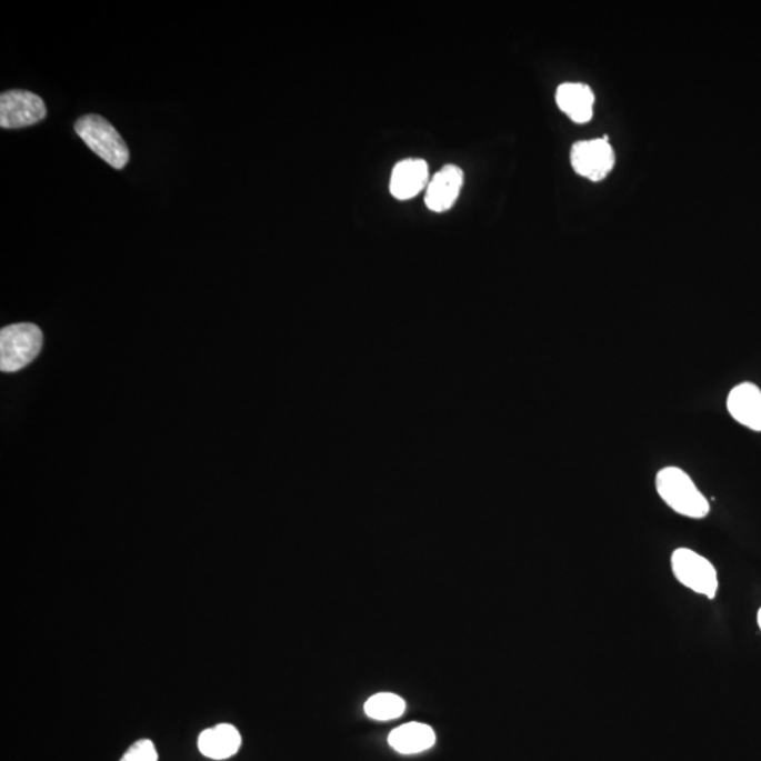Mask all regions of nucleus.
I'll list each match as a JSON object with an SVG mask.
<instances>
[{
  "instance_id": "obj_1",
  "label": "nucleus",
  "mask_w": 761,
  "mask_h": 761,
  "mask_svg": "<svg viewBox=\"0 0 761 761\" xmlns=\"http://www.w3.org/2000/svg\"><path fill=\"white\" fill-rule=\"evenodd\" d=\"M655 488L661 500L682 517L702 519L711 511L710 502L698 490L691 477L677 467L660 470Z\"/></svg>"
},
{
  "instance_id": "obj_2",
  "label": "nucleus",
  "mask_w": 761,
  "mask_h": 761,
  "mask_svg": "<svg viewBox=\"0 0 761 761\" xmlns=\"http://www.w3.org/2000/svg\"><path fill=\"white\" fill-rule=\"evenodd\" d=\"M76 131L89 149L107 161L110 167L122 170L128 164L130 159L128 146L107 119L98 114H88L78 120Z\"/></svg>"
},
{
  "instance_id": "obj_3",
  "label": "nucleus",
  "mask_w": 761,
  "mask_h": 761,
  "mask_svg": "<svg viewBox=\"0 0 761 761\" xmlns=\"http://www.w3.org/2000/svg\"><path fill=\"white\" fill-rule=\"evenodd\" d=\"M43 333L33 323H16L0 332V370L14 372L28 367L39 356Z\"/></svg>"
},
{
  "instance_id": "obj_4",
  "label": "nucleus",
  "mask_w": 761,
  "mask_h": 761,
  "mask_svg": "<svg viewBox=\"0 0 761 761\" xmlns=\"http://www.w3.org/2000/svg\"><path fill=\"white\" fill-rule=\"evenodd\" d=\"M671 567L675 579L682 585L690 588V590L702 594L710 600L715 598L718 591V575L715 567L710 560L702 558L690 549H679L671 558Z\"/></svg>"
},
{
  "instance_id": "obj_5",
  "label": "nucleus",
  "mask_w": 761,
  "mask_h": 761,
  "mask_svg": "<svg viewBox=\"0 0 761 761\" xmlns=\"http://www.w3.org/2000/svg\"><path fill=\"white\" fill-rule=\"evenodd\" d=\"M47 108L43 99L33 92H3L0 97V128L22 129L41 122L46 118Z\"/></svg>"
},
{
  "instance_id": "obj_6",
  "label": "nucleus",
  "mask_w": 761,
  "mask_h": 761,
  "mask_svg": "<svg viewBox=\"0 0 761 761\" xmlns=\"http://www.w3.org/2000/svg\"><path fill=\"white\" fill-rule=\"evenodd\" d=\"M571 164L581 177L602 181L615 164V154L609 141L603 139L579 141L571 149Z\"/></svg>"
},
{
  "instance_id": "obj_7",
  "label": "nucleus",
  "mask_w": 761,
  "mask_h": 761,
  "mask_svg": "<svg viewBox=\"0 0 761 761\" xmlns=\"http://www.w3.org/2000/svg\"><path fill=\"white\" fill-rule=\"evenodd\" d=\"M464 172L460 167L445 166L429 181L424 203L432 212L449 211L460 196Z\"/></svg>"
},
{
  "instance_id": "obj_8",
  "label": "nucleus",
  "mask_w": 761,
  "mask_h": 761,
  "mask_svg": "<svg viewBox=\"0 0 761 761\" xmlns=\"http://www.w3.org/2000/svg\"><path fill=\"white\" fill-rule=\"evenodd\" d=\"M429 186L428 162L421 159H407L399 161L393 168L390 192L399 201H408L423 191Z\"/></svg>"
},
{
  "instance_id": "obj_9",
  "label": "nucleus",
  "mask_w": 761,
  "mask_h": 761,
  "mask_svg": "<svg viewBox=\"0 0 761 761\" xmlns=\"http://www.w3.org/2000/svg\"><path fill=\"white\" fill-rule=\"evenodd\" d=\"M728 411L734 421L761 432V391L752 382L734 387L728 397Z\"/></svg>"
},
{
  "instance_id": "obj_10",
  "label": "nucleus",
  "mask_w": 761,
  "mask_h": 761,
  "mask_svg": "<svg viewBox=\"0 0 761 761\" xmlns=\"http://www.w3.org/2000/svg\"><path fill=\"white\" fill-rule=\"evenodd\" d=\"M561 112H564L575 123L590 122L594 113L595 97L585 83L567 82L555 92Z\"/></svg>"
},
{
  "instance_id": "obj_11",
  "label": "nucleus",
  "mask_w": 761,
  "mask_h": 761,
  "mask_svg": "<svg viewBox=\"0 0 761 761\" xmlns=\"http://www.w3.org/2000/svg\"><path fill=\"white\" fill-rule=\"evenodd\" d=\"M240 747V732L229 723H220V725L207 729L198 739L201 753L213 760L230 759L239 752Z\"/></svg>"
},
{
  "instance_id": "obj_12",
  "label": "nucleus",
  "mask_w": 761,
  "mask_h": 761,
  "mask_svg": "<svg viewBox=\"0 0 761 761\" xmlns=\"http://www.w3.org/2000/svg\"><path fill=\"white\" fill-rule=\"evenodd\" d=\"M390 744L393 750L402 754L422 753L433 747L435 733L432 728L424 723H407L395 729L390 734Z\"/></svg>"
},
{
  "instance_id": "obj_13",
  "label": "nucleus",
  "mask_w": 761,
  "mask_h": 761,
  "mask_svg": "<svg viewBox=\"0 0 761 761\" xmlns=\"http://www.w3.org/2000/svg\"><path fill=\"white\" fill-rule=\"evenodd\" d=\"M405 708V701L401 697L382 692V694L371 697L366 702L364 711L367 717L376 719V721H391V719L402 717Z\"/></svg>"
},
{
  "instance_id": "obj_14",
  "label": "nucleus",
  "mask_w": 761,
  "mask_h": 761,
  "mask_svg": "<svg viewBox=\"0 0 761 761\" xmlns=\"http://www.w3.org/2000/svg\"><path fill=\"white\" fill-rule=\"evenodd\" d=\"M120 761H159V753L151 740L141 739L131 744Z\"/></svg>"
},
{
  "instance_id": "obj_15",
  "label": "nucleus",
  "mask_w": 761,
  "mask_h": 761,
  "mask_svg": "<svg viewBox=\"0 0 761 761\" xmlns=\"http://www.w3.org/2000/svg\"><path fill=\"white\" fill-rule=\"evenodd\" d=\"M758 622H759V627H760V629H761V609H760V611H759Z\"/></svg>"
}]
</instances>
